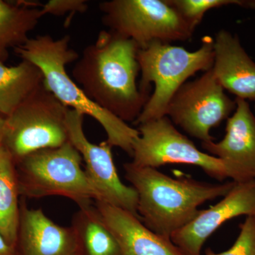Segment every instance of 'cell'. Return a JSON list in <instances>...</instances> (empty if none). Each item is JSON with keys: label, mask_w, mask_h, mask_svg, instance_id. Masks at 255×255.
I'll use <instances>...</instances> for the list:
<instances>
[{"label": "cell", "mask_w": 255, "mask_h": 255, "mask_svg": "<svg viewBox=\"0 0 255 255\" xmlns=\"http://www.w3.org/2000/svg\"><path fill=\"white\" fill-rule=\"evenodd\" d=\"M79 207L71 228L82 255H122L118 242L97 207L92 203Z\"/></svg>", "instance_id": "obj_17"}, {"label": "cell", "mask_w": 255, "mask_h": 255, "mask_svg": "<svg viewBox=\"0 0 255 255\" xmlns=\"http://www.w3.org/2000/svg\"><path fill=\"white\" fill-rule=\"evenodd\" d=\"M137 130L140 135L132 143V163L155 169L167 164H191L217 180L231 178L221 159L199 150L168 117L139 124Z\"/></svg>", "instance_id": "obj_8"}, {"label": "cell", "mask_w": 255, "mask_h": 255, "mask_svg": "<svg viewBox=\"0 0 255 255\" xmlns=\"http://www.w3.org/2000/svg\"><path fill=\"white\" fill-rule=\"evenodd\" d=\"M142 91L150 93V84L155 85L153 93L134 124H141L166 117V111L174 95L186 81L199 71L211 70L214 65V38L204 36L196 51L170 43L153 42L137 52Z\"/></svg>", "instance_id": "obj_4"}, {"label": "cell", "mask_w": 255, "mask_h": 255, "mask_svg": "<svg viewBox=\"0 0 255 255\" xmlns=\"http://www.w3.org/2000/svg\"><path fill=\"white\" fill-rule=\"evenodd\" d=\"M87 9L88 4L85 0H49L42 5L41 12L42 16L46 14L61 16L68 13H84Z\"/></svg>", "instance_id": "obj_22"}, {"label": "cell", "mask_w": 255, "mask_h": 255, "mask_svg": "<svg viewBox=\"0 0 255 255\" xmlns=\"http://www.w3.org/2000/svg\"><path fill=\"white\" fill-rule=\"evenodd\" d=\"M43 80L41 70L27 60L14 66L0 62V115H11L43 86Z\"/></svg>", "instance_id": "obj_16"}, {"label": "cell", "mask_w": 255, "mask_h": 255, "mask_svg": "<svg viewBox=\"0 0 255 255\" xmlns=\"http://www.w3.org/2000/svg\"><path fill=\"white\" fill-rule=\"evenodd\" d=\"M138 50L132 40L103 30L84 48L72 72L90 100L126 123L137 120L150 97L137 85Z\"/></svg>", "instance_id": "obj_1"}, {"label": "cell", "mask_w": 255, "mask_h": 255, "mask_svg": "<svg viewBox=\"0 0 255 255\" xmlns=\"http://www.w3.org/2000/svg\"><path fill=\"white\" fill-rule=\"evenodd\" d=\"M5 130V118L0 115V145L2 143Z\"/></svg>", "instance_id": "obj_24"}, {"label": "cell", "mask_w": 255, "mask_h": 255, "mask_svg": "<svg viewBox=\"0 0 255 255\" xmlns=\"http://www.w3.org/2000/svg\"><path fill=\"white\" fill-rule=\"evenodd\" d=\"M20 195L16 164L0 145V233L11 246H17Z\"/></svg>", "instance_id": "obj_19"}, {"label": "cell", "mask_w": 255, "mask_h": 255, "mask_svg": "<svg viewBox=\"0 0 255 255\" xmlns=\"http://www.w3.org/2000/svg\"><path fill=\"white\" fill-rule=\"evenodd\" d=\"M240 229L237 240L228 251L217 254L207 249L206 255H255V216H248Z\"/></svg>", "instance_id": "obj_21"}, {"label": "cell", "mask_w": 255, "mask_h": 255, "mask_svg": "<svg viewBox=\"0 0 255 255\" xmlns=\"http://www.w3.org/2000/svg\"><path fill=\"white\" fill-rule=\"evenodd\" d=\"M214 76L224 90L246 101H255V63L237 35L220 30L214 39Z\"/></svg>", "instance_id": "obj_14"}, {"label": "cell", "mask_w": 255, "mask_h": 255, "mask_svg": "<svg viewBox=\"0 0 255 255\" xmlns=\"http://www.w3.org/2000/svg\"><path fill=\"white\" fill-rule=\"evenodd\" d=\"M82 161L80 152L70 142L26 156L16 164L20 195L37 199L63 196L79 206L97 201Z\"/></svg>", "instance_id": "obj_5"}, {"label": "cell", "mask_w": 255, "mask_h": 255, "mask_svg": "<svg viewBox=\"0 0 255 255\" xmlns=\"http://www.w3.org/2000/svg\"></svg>", "instance_id": "obj_25"}, {"label": "cell", "mask_w": 255, "mask_h": 255, "mask_svg": "<svg viewBox=\"0 0 255 255\" xmlns=\"http://www.w3.org/2000/svg\"><path fill=\"white\" fill-rule=\"evenodd\" d=\"M110 31L144 48L153 42L191 39L194 28L166 0H110L99 4Z\"/></svg>", "instance_id": "obj_7"}, {"label": "cell", "mask_w": 255, "mask_h": 255, "mask_svg": "<svg viewBox=\"0 0 255 255\" xmlns=\"http://www.w3.org/2000/svg\"><path fill=\"white\" fill-rule=\"evenodd\" d=\"M255 216V179L236 182L222 200L199 214L171 237L184 255H201L208 239L223 223L233 218Z\"/></svg>", "instance_id": "obj_11"}, {"label": "cell", "mask_w": 255, "mask_h": 255, "mask_svg": "<svg viewBox=\"0 0 255 255\" xmlns=\"http://www.w3.org/2000/svg\"><path fill=\"white\" fill-rule=\"evenodd\" d=\"M68 110L43 85L5 118L1 145L15 164L36 151L59 147L69 142Z\"/></svg>", "instance_id": "obj_6"}, {"label": "cell", "mask_w": 255, "mask_h": 255, "mask_svg": "<svg viewBox=\"0 0 255 255\" xmlns=\"http://www.w3.org/2000/svg\"><path fill=\"white\" fill-rule=\"evenodd\" d=\"M95 206L115 236L122 255H184L171 240L154 233L131 213L96 201Z\"/></svg>", "instance_id": "obj_15"}, {"label": "cell", "mask_w": 255, "mask_h": 255, "mask_svg": "<svg viewBox=\"0 0 255 255\" xmlns=\"http://www.w3.org/2000/svg\"><path fill=\"white\" fill-rule=\"evenodd\" d=\"M16 248L19 255H82L71 226L57 224L24 202L20 203Z\"/></svg>", "instance_id": "obj_13"}, {"label": "cell", "mask_w": 255, "mask_h": 255, "mask_svg": "<svg viewBox=\"0 0 255 255\" xmlns=\"http://www.w3.org/2000/svg\"><path fill=\"white\" fill-rule=\"evenodd\" d=\"M0 255H19L17 248L10 245L0 233Z\"/></svg>", "instance_id": "obj_23"}, {"label": "cell", "mask_w": 255, "mask_h": 255, "mask_svg": "<svg viewBox=\"0 0 255 255\" xmlns=\"http://www.w3.org/2000/svg\"><path fill=\"white\" fill-rule=\"evenodd\" d=\"M214 76L212 68L184 85L174 95L166 117L191 136L202 142L214 141L210 130L229 118L236 108Z\"/></svg>", "instance_id": "obj_9"}, {"label": "cell", "mask_w": 255, "mask_h": 255, "mask_svg": "<svg viewBox=\"0 0 255 255\" xmlns=\"http://www.w3.org/2000/svg\"><path fill=\"white\" fill-rule=\"evenodd\" d=\"M183 19L196 29L200 24L204 15L209 10L237 5L247 9L248 0H166Z\"/></svg>", "instance_id": "obj_20"}, {"label": "cell", "mask_w": 255, "mask_h": 255, "mask_svg": "<svg viewBox=\"0 0 255 255\" xmlns=\"http://www.w3.org/2000/svg\"><path fill=\"white\" fill-rule=\"evenodd\" d=\"M126 178L138 196L137 213L154 233L171 240L172 235L191 223L199 206L226 194L235 182L209 184L191 178H172L149 167L124 164Z\"/></svg>", "instance_id": "obj_2"}, {"label": "cell", "mask_w": 255, "mask_h": 255, "mask_svg": "<svg viewBox=\"0 0 255 255\" xmlns=\"http://www.w3.org/2000/svg\"><path fill=\"white\" fill-rule=\"evenodd\" d=\"M84 117L80 112L69 109L67 130L69 142L85 160V173L98 196L96 201L125 210L140 219L136 191L121 180L114 164L112 146L106 141L97 145L87 139L83 130Z\"/></svg>", "instance_id": "obj_10"}, {"label": "cell", "mask_w": 255, "mask_h": 255, "mask_svg": "<svg viewBox=\"0 0 255 255\" xmlns=\"http://www.w3.org/2000/svg\"><path fill=\"white\" fill-rule=\"evenodd\" d=\"M33 3H11L0 0V62L9 57V48L23 46L28 33L42 17L41 8Z\"/></svg>", "instance_id": "obj_18"}, {"label": "cell", "mask_w": 255, "mask_h": 255, "mask_svg": "<svg viewBox=\"0 0 255 255\" xmlns=\"http://www.w3.org/2000/svg\"><path fill=\"white\" fill-rule=\"evenodd\" d=\"M221 141L202 142L201 147L227 166L233 182L255 179V115L248 101L236 99Z\"/></svg>", "instance_id": "obj_12"}, {"label": "cell", "mask_w": 255, "mask_h": 255, "mask_svg": "<svg viewBox=\"0 0 255 255\" xmlns=\"http://www.w3.org/2000/svg\"><path fill=\"white\" fill-rule=\"evenodd\" d=\"M70 37L54 39L49 35L30 38L14 53L22 60L36 65L43 75V85L64 106L88 115L105 129L106 142L122 149L132 157V143L139 136L137 129L121 120L114 114L100 108L85 95L66 71V65L76 62L80 55L70 46Z\"/></svg>", "instance_id": "obj_3"}]
</instances>
